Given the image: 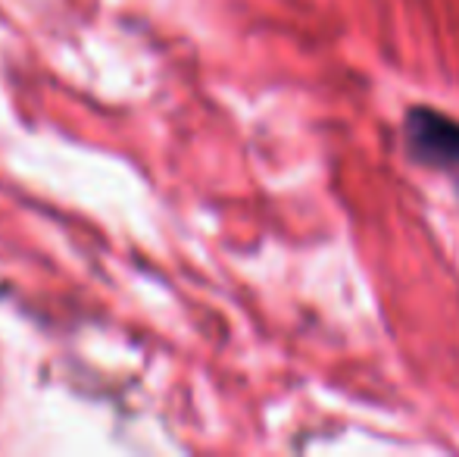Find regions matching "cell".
<instances>
[{
  "label": "cell",
  "mask_w": 459,
  "mask_h": 457,
  "mask_svg": "<svg viewBox=\"0 0 459 457\" xmlns=\"http://www.w3.org/2000/svg\"><path fill=\"white\" fill-rule=\"evenodd\" d=\"M403 141L416 163L435 170L459 166V119L435 107H410L403 119Z\"/></svg>",
  "instance_id": "1"
}]
</instances>
